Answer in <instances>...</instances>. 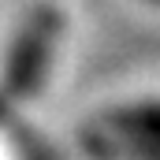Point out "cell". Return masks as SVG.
<instances>
[{"label": "cell", "instance_id": "obj_3", "mask_svg": "<svg viewBox=\"0 0 160 160\" xmlns=\"http://www.w3.org/2000/svg\"><path fill=\"white\" fill-rule=\"evenodd\" d=\"M153 4H160V0H153Z\"/></svg>", "mask_w": 160, "mask_h": 160}, {"label": "cell", "instance_id": "obj_2", "mask_svg": "<svg viewBox=\"0 0 160 160\" xmlns=\"http://www.w3.org/2000/svg\"><path fill=\"white\" fill-rule=\"evenodd\" d=\"M4 116H8V97L0 93V119H4Z\"/></svg>", "mask_w": 160, "mask_h": 160}, {"label": "cell", "instance_id": "obj_1", "mask_svg": "<svg viewBox=\"0 0 160 160\" xmlns=\"http://www.w3.org/2000/svg\"><path fill=\"white\" fill-rule=\"evenodd\" d=\"M63 34V11L56 4H34L4 52V71H0V93L11 101H26L41 89L48 75V63L56 56V45Z\"/></svg>", "mask_w": 160, "mask_h": 160}]
</instances>
